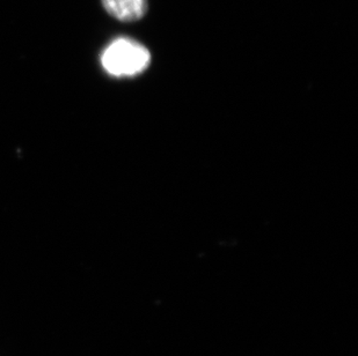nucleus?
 Wrapping results in <instances>:
<instances>
[{"instance_id": "nucleus-1", "label": "nucleus", "mask_w": 358, "mask_h": 356, "mask_svg": "<svg viewBox=\"0 0 358 356\" xmlns=\"http://www.w3.org/2000/svg\"><path fill=\"white\" fill-rule=\"evenodd\" d=\"M151 54L137 40L121 37L113 40L102 52L101 64L114 77H132L145 71Z\"/></svg>"}, {"instance_id": "nucleus-2", "label": "nucleus", "mask_w": 358, "mask_h": 356, "mask_svg": "<svg viewBox=\"0 0 358 356\" xmlns=\"http://www.w3.org/2000/svg\"><path fill=\"white\" fill-rule=\"evenodd\" d=\"M106 12L123 22L141 20L148 10V0H101Z\"/></svg>"}]
</instances>
